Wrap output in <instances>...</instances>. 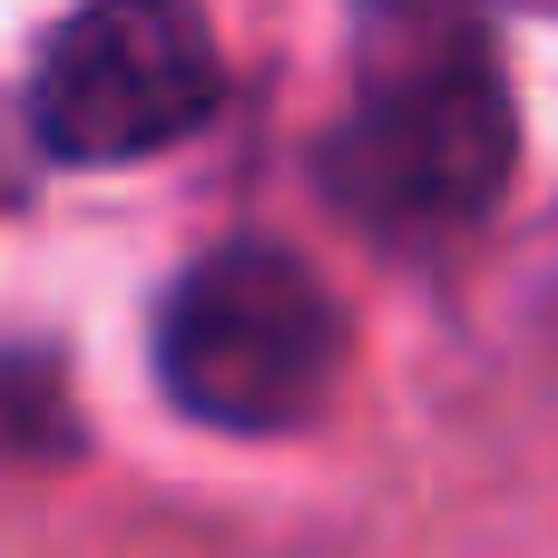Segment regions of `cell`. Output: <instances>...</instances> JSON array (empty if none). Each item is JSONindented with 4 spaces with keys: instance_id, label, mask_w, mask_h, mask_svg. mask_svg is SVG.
Segmentation results:
<instances>
[{
    "instance_id": "6da1fadb",
    "label": "cell",
    "mask_w": 558,
    "mask_h": 558,
    "mask_svg": "<svg viewBox=\"0 0 558 558\" xmlns=\"http://www.w3.org/2000/svg\"><path fill=\"white\" fill-rule=\"evenodd\" d=\"M510 147L520 128H510L500 69L451 20H422L373 39L353 118L324 137V186L383 245H441L500 206Z\"/></svg>"
},
{
    "instance_id": "7a4b0ae2",
    "label": "cell",
    "mask_w": 558,
    "mask_h": 558,
    "mask_svg": "<svg viewBox=\"0 0 558 558\" xmlns=\"http://www.w3.org/2000/svg\"><path fill=\"white\" fill-rule=\"evenodd\" d=\"M343 324L284 245H216L157 324V373L177 412L216 432H284L324 402Z\"/></svg>"
},
{
    "instance_id": "3957f363",
    "label": "cell",
    "mask_w": 558,
    "mask_h": 558,
    "mask_svg": "<svg viewBox=\"0 0 558 558\" xmlns=\"http://www.w3.org/2000/svg\"><path fill=\"white\" fill-rule=\"evenodd\" d=\"M226 88L216 29L186 0H88L39 49V137L78 167H128L177 147Z\"/></svg>"
},
{
    "instance_id": "277c9868",
    "label": "cell",
    "mask_w": 558,
    "mask_h": 558,
    "mask_svg": "<svg viewBox=\"0 0 558 558\" xmlns=\"http://www.w3.org/2000/svg\"><path fill=\"white\" fill-rule=\"evenodd\" d=\"M69 451V392L39 353H0V461Z\"/></svg>"
}]
</instances>
